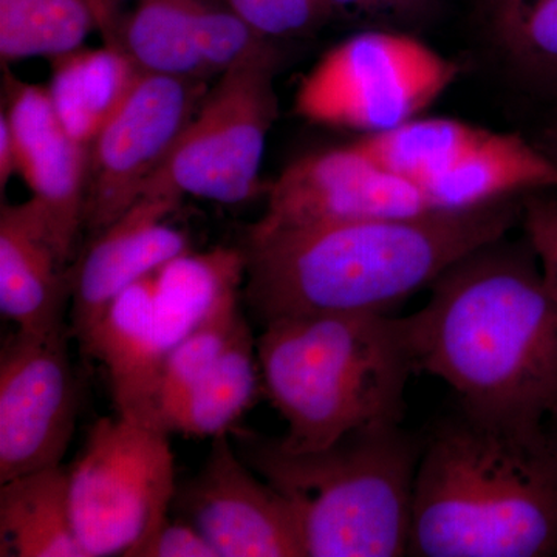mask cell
<instances>
[{
	"instance_id": "cell-1",
	"label": "cell",
	"mask_w": 557,
	"mask_h": 557,
	"mask_svg": "<svg viewBox=\"0 0 557 557\" xmlns=\"http://www.w3.org/2000/svg\"><path fill=\"white\" fill-rule=\"evenodd\" d=\"M504 239L445 271L406 335L416 372L445 381L463 412L542 428L557 409V300L531 248Z\"/></svg>"
},
{
	"instance_id": "cell-2",
	"label": "cell",
	"mask_w": 557,
	"mask_h": 557,
	"mask_svg": "<svg viewBox=\"0 0 557 557\" xmlns=\"http://www.w3.org/2000/svg\"><path fill=\"white\" fill-rule=\"evenodd\" d=\"M519 199L468 211L351 220L247 239L244 299L260 324L329 313H388L458 260L504 239Z\"/></svg>"
},
{
	"instance_id": "cell-3",
	"label": "cell",
	"mask_w": 557,
	"mask_h": 557,
	"mask_svg": "<svg viewBox=\"0 0 557 557\" xmlns=\"http://www.w3.org/2000/svg\"><path fill=\"white\" fill-rule=\"evenodd\" d=\"M557 552V443L461 410L423 443L409 555L541 557Z\"/></svg>"
},
{
	"instance_id": "cell-4",
	"label": "cell",
	"mask_w": 557,
	"mask_h": 557,
	"mask_svg": "<svg viewBox=\"0 0 557 557\" xmlns=\"http://www.w3.org/2000/svg\"><path fill=\"white\" fill-rule=\"evenodd\" d=\"M258 357L263 392L284 418L278 445L325 448L355 431L401 424L416 373L405 318L329 313L262 325Z\"/></svg>"
},
{
	"instance_id": "cell-5",
	"label": "cell",
	"mask_w": 557,
	"mask_h": 557,
	"mask_svg": "<svg viewBox=\"0 0 557 557\" xmlns=\"http://www.w3.org/2000/svg\"><path fill=\"white\" fill-rule=\"evenodd\" d=\"M230 435L249 467L292 505L306 557L409 555L423 443L401 424L361 429L302 453L245 428Z\"/></svg>"
},
{
	"instance_id": "cell-6",
	"label": "cell",
	"mask_w": 557,
	"mask_h": 557,
	"mask_svg": "<svg viewBox=\"0 0 557 557\" xmlns=\"http://www.w3.org/2000/svg\"><path fill=\"white\" fill-rule=\"evenodd\" d=\"M278 64L276 42L267 39L220 73L141 197L194 196L223 205L255 199L263 190L260 170L278 116Z\"/></svg>"
},
{
	"instance_id": "cell-7",
	"label": "cell",
	"mask_w": 557,
	"mask_h": 557,
	"mask_svg": "<svg viewBox=\"0 0 557 557\" xmlns=\"http://www.w3.org/2000/svg\"><path fill=\"white\" fill-rule=\"evenodd\" d=\"M67 472L73 522L89 557H135L170 519L177 483L163 429L100 418Z\"/></svg>"
},
{
	"instance_id": "cell-8",
	"label": "cell",
	"mask_w": 557,
	"mask_h": 557,
	"mask_svg": "<svg viewBox=\"0 0 557 557\" xmlns=\"http://www.w3.org/2000/svg\"><path fill=\"white\" fill-rule=\"evenodd\" d=\"M458 65L408 33L366 30L330 49L300 81L299 116L319 126L392 129L417 119L457 79Z\"/></svg>"
},
{
	"instance_id": "cell-9",
	"label": "cell",
	"mask_w": 557,
	"mask_h": 557,
	"mask_svg": "<svg viewBox=\"0 0 557 557\" xmlns=\"http://www.w3.org/2000/svg\"><path fill=\"white\" fill-rule=\"evenodd\" d=\"M208 79L139 72L89 146L84 228L112 225L141 197L207 95Z\"/></svg>"
},
{
	"instance_id": "cell-10",
	"label": "cell",
	"mask_w": 557,
	"mask_h": 557,
	"mask_svg": "<svg viewBox=\"0 0 557 557\" xmlns=\"http://www.w3.org/2000/svg\"><path fill=\"white\" fill-rule=\"evenodd\" d=\"M70 329L16 332L0 355V483L60 467L75 432L78 380Z\"/></svg>"
},
{
	"instance_id": "cell-11",
	"label": "cell",
	"mask_w": 557,
	"mask_h": 557,
	"mask_svg": "<svg viewBox=\"0 0 557 557\" xmlns=\"http://www.w3.org/2000/svg\"><path fill=\"white\" fill-rule=\"evenodd\" d=\"M435 212L420 186L381 170L350 145L289 163L267 189L262 215L248 239L277 231L351 220L410 218Z\"/></svg>"
},
{
	"instance_id": "cell-12",
	"label": "cell",
	"mask_w": 557,
	"mask_h": 557,
	"mask_svg": "<svg viewBox=\"0 0 557 557\" xmlns=\"http://www.w3.org/2000/svg\"><path fill=\"white\" fill-rule=\"evenodd\" d=\"M172 505L219 557H306L292 505L240 457L230 434L212 438L203 467L177 486Z\"/></svg>"
},
{
	"instance_id": "cell-13",
	"label": "cell",
	"mask_w": 557,
	"mask_h": 557,
	"mask_svg": "<svg viewBox=\"0 0 557 557\" xmlns=\"http://www.w3.org/2000/svg\"><path fill=\"white\" fill-rule=\"evenodd\" d=\"M0 115L13 137L16 174L30 189L67 263L84 228L89 148L62 123L49 87L25 83L7 67Z\"/></svg>"
},
{
	"instance_id": "cell-14",
	"label": "cell",
	"mask_w": 557,
	"mask_h": 557,
	"mask_svg": "<svg viewBox=\"0 0 557 557\" xmlns=\"http://www.w3.org/2000/svg\"><path fill=\"white\" fill-rule=\"evenodd\" d=\"M180 201L143 196L108 226L70 271V335L84 343L121 293L189 252L183 231L166 222Z\"/></svg>"
},
{
	"instance_id": "cell-15",
	"label": "cell",
	"mask_w": 557,
	"mask_h": 557,
	"mask_svg": "<svg viewBox=\"0 0 557 557\" xmlns=\"http://www.w3.org/2000/svg\"><path fill=\"white\" fill-rule=\"evenodd\" d=\"M79 347L104 366L116 416L163 429L157 397L171 350L157 311V270L121 293Z\"/></svg>"
},
{
	"instance_id": "cell-16",
	"label": "cell",
	"mask_w": 557,
	"mask_h": 557,
	"mask_svg": "<svg viewBox=\"0 0 557 557\" xmlns=\"http://www.w3.org/2000/svg\"><path fill=\"white\" fill-rule=\"evenodd\" d=\"M35 200L0 208V311L17 332L69 329L70 271Z\"/></svg>"
},
{
	"instance_id": "cell-17",
	"label": "cell",
	"mask_w": 557,
	"mask_h": 557,
	"mask_svg": "<svg viewBox=\"0 0 557 557\" xmlns=\"http://www.w3.org/2000/svg\"><path fill=\"white\" fill-rule=\"evenodd\" d=\"M418 186L432 211H468L557 189V160L522 135L490 131L463 159Z\"/></svg>"
},
{
	"instance_id": "cell-18",
	"label": "cell",
	"mask_w": 557,
	"mask_h": 557,
	"mask_svg": "<svg viewBox=\"0 0 557 557\" xmlns=\"http://www.w3.org/2000/svg\"><path fill=\"white\" fill-rule=\"evenodd\" d=\"M212 5L214 0H115L101 35L139 72L208 79L196 38Z\"/></svg>"
},
{
	"instance_id": "cell-19",
	"label": "cell",
	"mask_w": 557,
	"mask_h": 557,
	"mask_svg": "<svg viewBox=\"0 0 557 557\" xmlns=\"http://www.w3.org/2000/svg\"><path fill=\"white\" fill-rule=\"evenodd\" d=\"M0 539L2 556L89 557L73 522L67 468L0 483Z\"/></svg>"
},
{
	"instance_id": "cell-20",
	"label": "cell",
	"mask_w": 557,
	"mask_h": 557,
	"mask_svg": "<svg viewBox=\"0 0 557 557\" xmlns=\"http://www.w3.org/2000/svg\"><path fill=\"white\" fill-rule=\"evenodd\" d=\"M51 62V100L70 134L89 148L120 108L139 70L119 47L81 49Z\"/></svg>"
},
{
	"instance_id": "cell-21",
	"label": "cell",
	"mask_w": 557,
	"mask_h": 557,
	"mask_svg": "<svg viewBox=\"0 0 557 557\" xmlns=\"http://www.w3.org/2000/svg\"><path fill=\"white\" fill-rule=\"evenodd\" d=\"M263 391L258 338L239 314L228 343L189 395L172 432L186 437L214 438L230 434Z\"/></svg>"
},
{
	"instance_id": "cell-22",
	"label": "cell",
	"mask_w": 557,
	"mask_h": 557,
	"mask_svg": "<svg viewBox=\"0 0 557 557\" xmlns=\"http://www.w3.org/2000/svg\"><path fill=\"white\" fill-rule=\"evenodd\" d=\"M109 0H0L2 64L64 57L100 32Z\"/></svg>"
},
{
	"instance_id": "cell-23",
	"label": "cell",
	"mask_w": 557,
	"mask_h": 557,
	"mask_svg": "<svg viewBox=\"0 0 557 557\" xmlns=\"http://www.w3.org/2000/svg\"><path fill=\"white\" fill-rule=\"evenodd\" d=\"M487 132L456 119L420 115L348 145L381 170L420 185L463 159Z\"/></svg>"
},
{
	"instance_id": "cell-24",
	"label": "cell",
	"mask_w": 557,
	"mask_h": 557,
	"mask_svg": "<svg viewBox=\"0 0 557 557\" xmlns=\"http://www.w3.org/2000/svg\"><path fill=\"white\" fill-rule=\"evenodd\" d=\"M242 287L228 289L207 318L168 355L161 370L157 410L161 426L170 434L189 395L228 343L234 324L242 313Z\"/></svg>"
},
{
	"instance_id": "cell-25",
	"label": "cell",
	"mask_w": 557,
	"mask_h": 557,
	"mask_svg": "<svg viewBox=\"0 0 557 557\" xmlns=\"http://www.w3.org/2000/svg\"><path fill=\"white\" fill-rule=\"evenodd\" d=\"M494 32L516 67L557 81V0H497Z\"/></svg>"
},
{
	"instance_id": "cell-26",
	"label": "cell",
	"mask_w": 557,
	"mask_h": 557,
	"mask_svg": "<svg viewBox=\"0 0 557 557\" xmlns=\"http://www.w3.org/2000/svg\"><path fill=\"white\" fill-rule=\"evenodd\" d=\"M263 38L274 40L309 35L332 20L324 0H218Z\"/></svg>"
},
{
	"instance_id": "cell-27",
	"label": "cell",
	"mask_w": 557,
	"mask_h": 557,
	"mask_svg": "<svg viewBox=\"0 0 557 557\" xmlns=\"http://www.w3.org/2000/svg\"><path fill=\"white\" fill-rule=\"evenodd\" d=\"M520 219L528 247L537 260L545 285L557 300V203L536 196L528 197L522 203Z\"/></svg>"
},
{
	"instance_id": "cell-28",
	"label": "cell",
	"mask_w": 557,
	"mask_h": 557,
	"mask_svg": "<svg viewBox=\"0 0 557 557\" xmlns=\"http://www.w3.org/2000/svg\"><path fill=\"white\" fill-rule=\"evenodd\" d=\"M135 557H219L208 539L186 520L168 519Z\"/></svg>"
},
{
	"instance_id": "cell-29",
	"label": "cell",
	"mask_w": 557,
	"mask_h": 557,
	"mask_svg": "<svg viewBox=\"0 0 557 557\" xmlns=\"http://www.w3.org/2000/svg\"><path fill=\"white\" fill-rule=\"evenodd\" d=\"M332 16L355 21L394 20L384 0H324Z\"/></svg>"
},
{
	"instance_id": "cell-30",
	"label": "cell",
	"mask_w": 557,
	"mask_h": 557,
	"mask_svg": "<svg viewBox=\"0 0 557 557\" xmlns=\"http://www.w3.org/2000/svg\"><path fill=\"white\" fill-rule=\"evenodd\" d=\"M14 174H16V156H14L13 137H11L9 123L0 115V188L2 190Z\"/></svg>"
},
{
	"instance_id": "cell-31",
	"label": "cell",
	"mask_w": 557,
	"mask_h": 557,
	"mask_svg": "<svg viewBox=\"0 0 557 557\" xmlns=\"http://www.w3.org/2000/svg\"><path fill=\"white\" fill-rule=\"evenodd\" d=\"M394 20H417L429 13L435 0H384Z\"/></svg>"
},
{
	"instance_id": "cell-32",
	"label": "cell",
	"mask_w": 557,
	"mask_h": 557,
	"mask_svg": "<svg viewBox=\"0 0 557 557\" xmlns=\"http://www.w3.org/2000/svg\"><path fill=\"white\" fill-rule=\"evenodd\" d=\"M545 150H547L548 153H552V156L557 160V126L552 131V134H549L548 149Z\"/></svg>"
},
{
	"instance_id": "cell-33",
	"label": "cell",
	"mask_w": 557,
	"mask_h": 557,
	"mask_svg": "<svg viewBox=\"0 0 557 557\" xmlns=\"http://www.w3.org/2000/svg\"><path fill=\"white\" fill-rule=\"evenodd\" d=\"M549 420H555V421H557V409H556V412H555V413H553V416H552V417H549ZM549 435H552L553 440H555V442L557 443V435H556V434H555V435L549 434Z\"/></svg>"
}]
</instances>
